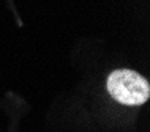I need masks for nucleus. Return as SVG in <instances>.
Wrapping results in <instances>:
<instances>
[{
	"instance_id": "nucleus-1",
	"label": "nucleus",
	"mask_w": 150,
	"mask_h": 132,
	"mask_svg": "<svg viewBox=\"0 0 150 132\" xmlns=\"http://www.w3.org/2000/svg\"><path fill=\"white\" fill-rule=\"evenodd\" d=\"M108 91L120 104L141 105L149 99L150 85L134 71L117 69L108 77Z\"/></svg>"
}]
</instances>
